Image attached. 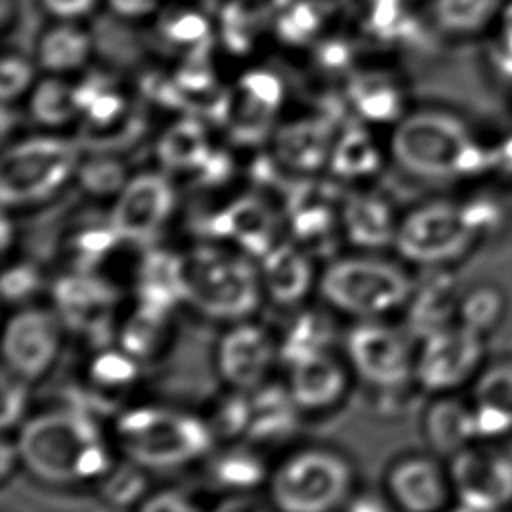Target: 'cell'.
Segmentation results:
<instances>
[{"mask_svg": "<svg viewBox=\"0 0 512 512\" xmlns=\"http://www.w3.org/2000/svg\"><path fill=\"white\" fill-rule=\"evenodd\" d=\"M14 440L22 470L60 490L94 488L118 458L102 420L70 404L30 414Z\"/></svg>", "mask_w": 512, "mask_h": 512, "instance_id": "6da1fadb", "label": "cell"}, {"mask_svg": "<svg viewBox=\"0 0 512 512\" xmlns=\"http://www.w3.org/2000/svg\"><path fill=\"white\" fill-rule=\"evenodd\" d=\"M388 148L394 162L416 178L448 182L492 174V144L446 110L422 108L404 114Z\"/></svg>", "mask_w": 512, "mask_h": 512, "instance_id": "7a4b0ae2", "label": "cell"}, {"mask_svg": "<svg viewBox=\"0 0 512 512\" xmlns=\"http://www.w3.org/2000/svg\"><path fill=\"white\" fill-rule=\"evenodd\" d=\"M110 434L120 456L150 472L204 462L216 448L204 414L154 402L124 406L112 418Z\"/></svg>", "mask_w": 512, "mask_h": 512, "instance_id": "3957f363", "label": "cell"}, {"mask_svg": "<svg viewBox=\"0 0 512 512\" xmlns=\"http://www.w3.org/2000/svg\"><path fill=\"white\" fill-rule=\"evenodd\" d=\"M182 284L184 306L224 324L254 318L266 300L258 260L208 238L182 250Z\"/></svg>", "mask_w": 512, "mask_h": 512, "instance_id": "277c9868", "label": "cell"}, {"mask_svg": "<svg viewBox=\"0 0 512 512\" xmlns=\"http://www.w3.org/2000/svg\"><path fill=\"white\" fill-rule=\"evenodd\" d=\"M384 252L334 256L320 270L318 294L334 314L358 320H382L404 310L414 276Z\"/></svg>", "mask_w": 512, "mask_h": 512, "instance_id": "5b68a950", "label": "cell"}, {"mask_svg": "<svg viewBox=\"0 0 512 512\" xmlns=\"http://www.w3.org/2000/svg\"><path fill=\"white\" fill-rule=\"evenodd\" d=\"M352 458L332 444H302L272 464L266 494L276 512H340L358 486Z\"/></svg>", "mask_w": 512, "mask_h": 512, "instance_id": "8992f818", "label": "cell"}, {"mask_svg": "<svg viewBox=\"0 0 512 512\" xmlns=\"http://www.w3.org/2000/svg\"><path fill=\"white\" fill-rule=\"evenodd\" d=\"M84 148L78 140L42 134L6 146L0 160V202L8 212L58 196L76 180Z\"/></svg>", "mask_w": 512, "mask_h": 512, "instance_id": "52a82bcc", "label": "cell"}, {"mask_svg": "<svg viewBox=\"0 0 512 512\" xmlns=\"http://www.w3.org/2000/svg\"><path fill=\"white\" fill-rule=\"evenodd\" d=\"M466 200H430L400 214L394 250L420 268H444L464 258L478 242Z\"/></svg>", "mask_w": 512, "mask_h": 512, "instance_id": "ba28073f", "label": "cell"}, {"mask_svg": "<svg viewBox=\"0 0 512 512\" xmlns=\"http://www.w3.org/2000/svg\"><path fill=\"white\" fill-rule=\"evenodd\" d=\"M342 354L356 380L382 396L406 392L414 384V356L408 330L382 320H358L342 338Z\"/></svg>", "mask_w": 512, "mask_h": 512, "instance_id": "9c48e42d", "label": "cell"}, {"mask_svg": "<svg viewBox=\"0 0 512 512\" xmlns=\"http://www.w3.org/2000/svg\"><path fill=\"white\" fill-rule=\"evenodd\" d=\"M52 308L68 332L84 336L94 348L114 344L120 322V288L96 272L62 270L50 286Z\"/></svg>", "mask_w": 512, "mask_h": 512, "instance_id": "30bf717a", "label": "cell"}, {"mask_svg": "<svg viewBox=\"0 0 512 512\" xmlns=\"http://www.w3.org/2000/svg\"><path fill=\"white\" fill-rule=\"evenodd\" d=\"M484 336L452 322L416 344L414 384L430 396L458 392L482 370Z\"/></svg>", "mask_w": 512, "mask_h": 512, "instance_id": "8fae6325", "label": "cell"}, {"mask_svg": "<svg viewBox=\"0 0 512 512\" xmlns=\"http://www.w3.org/2000/svg\"><path fill=\"white\" fill-rule=\"evenodd\" d=\"M66 332L52 306L14 308L2 332V368L32 384L42 380L56 366Z\"/></svg>", "mask_w": 512, "mask_h": 512, "instance_id": "7c38bea8", "label": "cell"}, {"mask_svg": "<svg viewBox=\"0 0 512 512\" xmlns=\"http://www.w3.org/2000/svg\"><path fill=\"white\" fill-rule=\"evenodd\" d=\"M454 504L470 512L512 510V454L490 442H476L446 462Z\"/></svg>", "mask_w": 512, "mask_h": 512, "instance_id": "4fadbf2b", "label": "cell"}, {"mask_svg": "<svg viewBox=\"0 0 512 512\" xmlns=\"http://www.w3.org/2000/svg\"><path fill=\"white\" fill-rule=\"evenodd\" d=\"M176 186L168 172L146 170L130 174L112 198L110 222L116 232L138 248L152 246L176 212Z\"/></svg>", "mask_w": 512, "mask_h": 512, "instance_id": "5bb4252c", "label": "cell"}, {"mask_svg": "<svg viewBox=\"0 0 512 512\" xmlns=\"http://www.w3.org/2000/svg\"><path fill=\"white\" fill-rule=\"evenodd\" d=\"M280 364L278 336L254 318L226 324L214 346V370L226 388L254 390Z\"/></svg>", "mask_w": 512, "mask_h": 512, "instance_id": "9a60e30c", "label": "cell"}, {"mask_svg": "<svg viewBox=\"0 0 512 512\" xmlns=\"http://www.w3.org/2000/svg\"><path fill=\"white\" fill-rule=\"evenodd\" d=\"M380 486L398 512H446L454 504L448 466L434 452L398 454L386 464Z\"/></svg>", "mask_w": 512, "mask_h": 512, "instance_id": "2e32d148", "label": "cell"}, {"mask_svg": "<svg viewBox=\"0 0 512 512\" xmlns=\"http://www.w3.org/2000/svg\"><path fill=\"white\" fill-rule=\"evenodd\" d=\"M352 368L342 352L328 350L286 366V388L304 416L336 410L352 388Z\"/></svg>", "mask_w": 512, "mask_h": 512, "instance_id": "e0dca14e", "label": "cell"}, {"mask_svg": "<svg viewBox=\"0 0 512 512\" xmlns=\"http://www.w3.org/2000/svg\"><path fill=\"white\" fill-rule=\"evenodd\" d=\"M258 270L264 298L280 308L294 310L306 304L312 290L318 288L316 256L288 236L258 258Z\"/></svg>", "mask_w": 512, "mask_h": 512, "instance_id": "ac0fdd59", "label": "cell"}, {"mask_svg": "<svg viewBox=\"0 0 512 512\" xmlns=\"http://www.w3.org/2000/svg\"><path fill=\"white\" fill-rule=\"evenodd\" d=\"M342 198L330 192V186L306 182L294 188L286 198L284 222L288 238L302 244L314 256L326 252L336 240L342 238L340 206Z\"/></svg>", "mask_w": 512, "mask_h": 512, "instance_id": "d6986e66", "label": "cell"}, {"mask_svg": "<svg viewBox=\"0 0 512 512\" xmlns=\"http://www.w3.org/2000/svg\"><path fill=\"white\" fill-rule=\"evenodd\" d=\"M278 232L280 220L274 210L254 196H242L212 214L206 238L234 246L258 260L282 238Z\"/></svg>", "mask_w": 512, "mask_h": 512, "instance_id": "ffe728a7", "label": "cell"}, {"mask_svg": "<svg viewBox=\"0 0 512 512\" xmlns=\"http://www.w3.org/2000/svg\"><path fill=\"white\" fill-rule=\"evenodd\" d=\"M284 100L282 80L268 70H250L228 90L224 122L238 140H258L270 130Z\"/></svg>", "mask_w": 512, "mask_h": 512, "instance_id": "44dd1931", "label": "cell"}, {"mask_svg": "<svg viewBox=\"0 0 512 512\" xmlns=\"http://www.w3.org/2000/svg\"><path fill=\"white\" fill-rule=\"evenodd\" d=\"M460 298L462 292L448 266L420 268V276H414L412 294L402 310L408 334L422 338L456 322Z\"/></svg>", "mask_w": 512, "mask_h": 512, "instance_id": "7402d4cb", "label": "cell"}, {"mask_svg": "<svg viewBox=\"0 0 512 512\" xmlns=\"http://www.w3.org/2000/svg\"><path fill=\"white\" fill-rule=\"evenodd\" d=\"M400 214L376 192L344 194L340 206L342 240L354 250L384 252L394 248Z\"/></svg>", "mask_w": 512, "mask_h": 512, "instance_id": "603a6c76", "label": "cell"}, {"mask_svg": "<svg viewBox=\"0 0 512 512\" xmlns=\"http://www.w3.org/2000/svg\"><path fill=\"white\" fill-rule=\"evenodd\" d=\"M422 436L430 452L446 458L482 442L470 398L464 400L456 392L432 396L422 412Z\"/></svg>", "mask_w": 512, "mask_h": 512, "instance_id": "cb8c5ba5", "label": "cell"}, {"mask_svg": "<svg viewBox=\"0 0 512 512\" xmlns=\"http://www.w3.org/2000/svg\"><path fill=\"white\" fill-rule=\"evenodd\" d=\"M336 132L324 118H300L274 134V158L292 174L310 176L328 168Z\"/></svg>", "mask_w": 512, "mask_h": 512, "instance_id": "d4e9b609", "label": "cell"}, {"mask_svg": "<svg viewBox=\"0 0 512 512\" xmlns=\"http://www.w3.org/2000/svg\"><path fill=\"white\" fill-rule=\"evenodd\" d=\"M302 416L286 384L270 378L250 390V420L244 440L262 450L276 446L298 430Z\"/></svg>", "mask_w": 512, "mask_h": 512, "instance_id": "484cf974", "label": "cell"}, {"mask_svg": "<svg viewBox=\"0 0 512 512\" xmlns=\"http://www.w3.org/2000/svg\"><path fill=\"white\" fill-rule=\"evenodd\" d=\"M204 466L206 480L222 494L266 490L272 470L264 450L246 440L216 444Z\"/></svg>", "mask_w": 512, "mask_h": 512, "instance_id": "4316f807", "label": "cell"}, {"mask_svg": "<svg viewBox=\"0 0 512 512\" xmlns=\"http://www.w3.org/2000/svg\"><path fill=\"white\" fill-rule=\"evenodd\" d=\"M134 300L174 312L184 304L182 252L146 246L132 274Z\"/></svg>", "mask_w": 512, "mask_h": 512, "instance_id": "83f0119b", "label": "cell"}, {"mask_svg": "<svg viewBox=\"0 0 512 512\" xmlns=\"http://www.w3.org/2000/svg\"><path fill=\"white\" fill-rule=\"evenodd\" d=\"M470 402L474 406L482 442H492L512 432V362L482 368L474 378Z\"/></svg>", "mask_w": 512, "mask_h": 512, "instance_id": "f1b7e54d", "label": "cell"}, {"mask_svg": "<svg viewBox=\"0 0 512 512\" xmlns=\"http://www.w3.org/2000/svg\"><path fill=\"white\" fill-rule=\"evenodd\" d=\"M336 322L334 312L312 306H298L292 310L278 336L280 364L288 366L306 356L336 350Z\"/></svg>", "mask_w": 512, "mask_h": 512, "instance_id": "f546056e", "label": "cell"}, {"mask_svg": "<svg viewBox=\"0 0 512 512\" xmlns=\"http://www.w3.org/2000/svg\"><path fill=\"white\" fill-rule=\"evenodd\" d=\"M172 340V312L142 302H132L130 310L120 316L114 344L138 362L158 358Z\"/></svg>", "mask_w": 512, "mask_h": 512, "instance_id": "4dcf8cb0", "label": "cell"}, {"mask_svg": "<svg viewBox=\"0 0 512 512\" xmlns=\"http://www.w3.org/2000/svg\"><path fill=\"white\" fill-rule=\"evenodd\" d=\"M126 242L110 218L82 222L68 230L62 238V260L64 270H80V272H96L102 274V264Z\"/></svg>", "mask_w": 512, "mask_h": 512, "instance_id": "1f68e13d", "label": "cell"}, {"mask_svg": "<svg viewBox=\"0 0 512 512\" xmlns=\"http://www.w3.org/2000/svg\"><path fill=\"white\" fill-rule=\"evenodd\" d=\"M92 54L88 32L74 20H58L46 28L36 46V64L56 76H66L86 66Z\"/></svg>", "mask_w": 512, "mask_h": 512, "instance_id": "d6a6232c", "label": "cell"}, {"mask_svg": "<svg viewBox=\"0 0 512 512\" xmlns=\"http://www.w3.org/2000/svg\"><path fill=\"white\" fill-rule=\"evenodd\" d=\"M158 36L182 60H194L208 56L214 30L206 14L196 8L178 6L158 14Z\"/></svg>", "mask_w": 512, "mask_h": 512, "instance_id": "836d02e7", "label": "cell"}, {"mask_svg": "<svg viewBox=\"0 0 512 512\" xmlns=\"http://www.w3.org/2000/svg\"><path fill=\"white\" fill-rule=\"evenodd\" d=\"M382 166V154L368 130L362 126H346L334 138L328 170L340 180H366Z\"/></svg>", "mask_w": 512, "mask_h": 512, "instance_id": "e575fe53", "label": "cell"}, {"mask_svg": "<svg viewBox=\"0 0 512 512\" xmlns=\"http://www.w3.org/2000/svg\"><path fill=\"white\" fill-rule=\"evenodd\" d=\"M352 110L366 122H398L402 114V90L386 74H358L348 86Z\"/></svg>", "mask_w": 512, "mask_h": 512, "instance_id": "d590c367", "label": "cell"}, {"mask_svg": "<svg viewBox=\"0 0 512 512\" xmlns=\"http://www.w3.org/2000/svg\"><path fill=\"white\" fill-rule=\"evenodd\" d=\"M212 150L206 126L190 118L164 132L158 144V158L168 172L194 174Z\"/></svg>", "mask_w": 512, "mask_h": 512, "instance_id": "8d00e7d4", "label": "cell"}, {"mask_svg": "<svg viewBox=\"0 0 512 512\" xmlns=\"http://www.w3.org/2000/svg\"><path fill=\"white\" fill-rule=\"evenodd\" d=\"M150 490V470L120 454L94 484L98 500L104 506L120 512L136 510Z\"/></svg>", "mask_w": 512, "mask_h": 512, "instance_id": "74e56055", "label": "cell"}, {"mask_svg": "<svg viewBox=\"0 0 512 512\" xmlns=\"http://www.w3.org/2000/svg\"><path fill=\"white\" fill-rule=\"evenodd\" d=\"M506 0H432L434 24L450 36H476L496 24Z\"/></svg>", "mask_w": 512, "mask_h": 512, "instance_id": "f35d334b", "label": "cell"}, {"mask_svg": "<svg viewBox=\"0 0 512 512\" xmlns=\"http://www.w3.org/2000/svg\"><path fill=\"white\" fill-rule=\"evenodd\" d=\"M30 114L42 126H62L80 118V102L76 84L64 76L48 74L30 90Z\"/></svg>", "mask_w": 512, "mask_h": 512, "instance_id": "ab89813d", "label": "cell"}, {"mask_svg": "<svg viewBox=\"0 0 512 512\" xmlns=\"http://www.w3.org/2000/svg\"><path fill=\"white\" fill-rule=\"evenodd\" d=\"M204 418L216 438V444L244 440L250 420V390L224 386V390L212 398Z\"/></svg>", "mask_w": 512, "mask_h": 512, "instance_id": "60d3db41", "label": "cell"}, {"mask_svg": "<svg viewBox=\"0 0 512 512\" xmlns=\"http://www.w3.org/2000/svg\"><path fill=\"white\" fill-rule=\"evenodd\" d=\"M506 312V298L500 288L492 284L474 286L462 292L456 322L482 334L484 338L500 324Z\"/></svg>", "mask_w": 512, "mask_h": 512, "instance_id": "b9f144b4", "label": "cell"}, {"mask_svg": "<svg viewBox=\"0 0 512 512\" xmlns=\"http://www.w3.org/2000/svg\"><path fill=\"white\" fill-rule=\"evenodd\" d=\"M126 164L110 152H94L82 158L76 180L80 188L94 198H114L128 182Z\"/></svg>", "mask_w": 512, "mask_h": 512, "instance_id": "7bdbcfd3", "label": "cell"}, {"mask_svg": "<svg viewBox=\"0 0 512 512\" xmlns=\"http://www.w3.org/2000/svg\"><path fill=\"white\" fill-rule=\"evenodd\" d=\"M364 26L380 42H402L416 34V20L406 0H368Z\"/></svg>", "mask_w": 512, "mask_h": 512, "instance_id": "ee69618b", "label": "cell"}, {"mask_svg": "<svg viewBox=\"0 0 512 512\" xmlns=\"http://www.w3.org/2000/svg\"><path fill=\"white\" fill-rule=\"evenodd\" d=\"M324 18L326 14L322 12L320 2L288 0L274 20V30L284 42L300 46L312 42L320 34Z\"/></svg>", "mask_w": 512, "mask_h": 512, "instance_id": "f6af8a7d", "label": "cell"}, {"mask_svg": "<svg viewBox=\"0 0 512 512\" xmlns=\"http://www.w3.org/2000/svg\"><path fill=\"white\" fill-rule=\"evenodd\" d=\"M44 286V274L38 264L30 260H14L2 272V298L14 308L34 304L32 300Z\"/></svg>", "mask_w": 512, "mask_h": 512, "instance_id": "bcb514c9", "label": "cell"}, {"mask_svg": "<svg viewBox=\"0 0 512 512\" xmlns=\"http://www.w3.org/2000/svg\"><path fill=\"white\" fill-rule=\"evenodd\" d=\"M2 390V432L14 434L32 414L30 412V396H32V382L16 376L14 372L2 368L0 378Z\"/></svg>", "mask_w": 512, "mask_h": 512, "instance_id": "7dc6e473", "label": "cell"}, {"mask_svg": "<svg viewBox=\"0 0 512 512\" xmlns=\"http://www.w3.org/2000/svg\"><path fill=\"white\" fill-rule=\"evenodd\" d=\"M34 84H36V66L28 56L20 52H8L2 56V66H0L2 104L16 102L22 96L30 94Z\"/></svg>", "mask_w": 512, "mask_h": 512, "instance_id": "c3c4849f", "label": "cell"}, {"mask_svg": "<svg viewBox=\"0 0 512 512\" xmlns=\"http://www.w3.org/2000/svg\"><path fill=\"white\" fill-rule=\"evenodd\" d=\"M258 28H260V24H258L254 12L240 2L230 4L226 8V12L222 14V24H220L222 40L236 54H242L254 46Z\"/></svg>", "mask_w": 512, "mask_h": 512, "instance_id": "681fc988", "label": "cell"}, {"mask_svg": "<svg viewBox=\"0 0 512 512\" xmlns=\"http://www.w3.org/2000/svg\"><path fill=\"white\" fill-rule=\"evenodd\" d=\"M490 58L504 78H512V0H506L496 18Z\"/></svg>", "mask_w": 512, "mask_h": 512, "instance_id": "f907efd6", "label": "cell"}, {"mask_svg": "<svg viewBox=\"0 0 512 512\" xmlns=\"http://www.w3.org/2000/svg\"><path fill=\"white\" fill-rule=\"evenodd\" d=\"M132 512H204L188 494L176 488L150 490Z\"/></svg>", "mask_w": 512, "mask_h": 512, "instance_id": "816d5d0a", "label": "cell"}, {"mask_svg": "<svg viewBox=\"0 0 512 512\" xmlns=\"http://www.w3.org/2000/svg\"><path fill=\"white\" fill-rule=\"evenodd\" d=\"M204 512H276V508L266 490H250L220 494V498Z\"/></svg>", "mask_w": 512, "mask_h": 512, "instance_id": "f5cc1de1", "label": "cell"}, {"mask_svg": "<svg viewBox=\"0 0 512 512\" xmlns=\"http://www.w3.org/2000/svg\"><path fill=\"white\" fill-rule=\"evenodd\" d=\"M340 512H398L382 486L358 484Z\"/></svg>", "mask_w": 512, "mask_h": 512, "instance_id": "db71d44e", "label": "cell"}, {"mask_svg": "<svg viewBox=\"0 0 512 512\" xmlns=\"http://www.w3.org/2000/svg\"><path fill=\"white\" fill-rule=\"evenodd\" d=\"M40 6L56 20H74L88 16L100 0H38Z\"/></svg>", "mask_w": 512, "mask_h": 512, "instance_id": "11a10c76", "label": "cell"}, {"mask_svg": "<svg viewBox=\"0 0 512 512\" xmlns=\"http://www.w3.org/2000/svg\"><path fill=\"white\" fill-rule=\"evenodd\" d=\"M316 56H318V64L326 70H342L350 64L352 58V50L348 46V42L338 40V38H330V40H322L318 42L316 48Z\"/></svg>", "mask_w": 512, "mask_h": 512, "instance_id": "9f6ffc18", "label": "cell"}, {"mask_svg": "<svg viewBox=\"0 0 512 512\" xmlns=\"http://www.w3.org/2000/svg\"><path fill=\"white\" fill-rule=\"evenodd\" d=\"M492 144V174L500 180L512 182V130Z\"/></svg>", "mask_w": 512, "mask_h": 512, "instance_id": "6f0895ef", "label": "cell"}, {"mask_svg": "<svg viewBox=\"0 0 512 512\" xmlns=\"http://www.w3.org/2000/svg\"><path fill=\"white\" fill-rule=\"evenodd\" d=\"M114 14L122 18H144L160 8V0H106Z\"/></svg>", "mask_w": 512, "mask_h": 512, "instance_id": "680465c9", "label": "cell"}, {"mask_svg": "<svg viewBox=\"0 0 512 512\" xmlns=\"http://www.w3.org/2000/svg\"><path fill=\"white\" fill-rule=\"evenodd\" d=\"M16 470H22L16 440H14V434L12 436L4 434V440L0 446V478H2V482L6 484Z\"/></svg>", "mask_w": 512, "mask_h": 512, "instance_id": "91938a15", "label": "cell"}, {"mask_svg": "<svg viewBox=\"0 0 512 512\" xmlns=\"http://www.w3.org/2000/svg\"><path fill=\"white\" fill-rule=\"evenodd\" d=\"M2 230H0V238H2V252L8 256L10 254V248H12V244L16 242L14 238V222H12V218H10V212L8 210H4V214H2Z\"/></svg>", "mask_w": 512, "mask_h": 512, "instance_id": "94428289", "label": "cell"}, {"mask_svg": "<svg viewBox=\"0 0 512 512\" xmlns=\"http://www.w3.org/2000/svg\"><path fill=\"white\" fill-rule=\"evenodd\" d=\"M16 0H2L0 2V26L2 30H10V20L16 18Z\"/></svg>", "mask_w": 512, "mask_h": 512, "instance_id": "6125c7cd", "label": "cell"}, {"mask_svg": "<svg viewBox=\"0 0 512 512\" xmlns=\"http://www.w3.org/2000/svg\"><path fill=\"white\" fill-rule=\"evenodd\" d=\"M446 512H470V510H466V508H462V506H458V504H452Z\"/></svg>", "mask_w": 512, "mask_h": 512, "instance_id": "be15d7a7", "label": "cell"}, {"mask_svg": "<svg viewBox=\"0 0 512 512\" xmlns=\"http://www.w3.org/2000/svg\"><path fill=\"white\" fill-rule=\"evenodd\" d=\"M508 450H510V454H512V446H510V448H508Z\"/></svg>", "mask_w": 512, "mask_h": 512, "instance_id": "e7e4bbea", "label": "cell"}, {"mask_svg": "<svg viewBox=\"0 0 512 512\" xmlns=\"http://www.w3.org/2000/svg\"><path fill=\"white\" fill-rule=\"evenodd\" d=\"M510 512H512V510H510Z\"/></svg>", "mask_w": 512, "mask_h": 512, "instance_id": "03108f58", "label": "cell"}]
</instances>
